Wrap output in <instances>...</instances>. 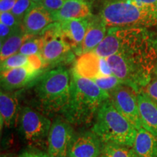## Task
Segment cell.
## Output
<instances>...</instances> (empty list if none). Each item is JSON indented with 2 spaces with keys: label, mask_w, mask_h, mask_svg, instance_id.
<instances>
[{
  "label": "cell",
  "mask_w": 157,
  "mask_h": 157,
  "mask_svg": "<svg viewBox=\"0 0 157 157\" xmlns=\"http://www.w3.org/2000/svg\"><path fill=\"white\" fill-rule=\"evenodd\" d=\"M111 48L116 55L105 58L113 75L137 93L151 80L157 62V37L146 28L111 27Z\"/></svg>",
  "instance_id": "cell-1"
},
{
  "label": "cell",
  "mask_w": 157,
  "mask_h": 157,
  "mask_svg": "<svg viewBox=\"0 0 157 157\" xmlns=\"http://www.w3.org/2000/svg\"><path fill=\"white\" fill-rule=\"evenodd\" d=\"M16 29H11L10 27L7 26V25L4 24L3 23H0V39H1V44L5 42L13 34V32Z\"/></svg>",
  "instance_id": "cell-29"
},
{
  "label": "cell",
  "mask_w": 157,
  "mask_h": 157,
  "mask_svg": "<svg viewBox=\"0 0 157 157\" xmlns=\"http://www.w3.org/2000/svg\"><path fill=\"white\" fill-rule=\"evenodd\" d=\"M138 106L143 127L157 137V105L146 93L140 91Z\"/></svg>",
  "instance_id": "cell-18"
},
{
  "label": "cell",
  "mask_w": 157,
  "mask_h": 157,
  "mask_svg": "<svg viewBox=\"0 0 157 157\" xmlns=\"http://www.w3.org/2000/svg\"><path fill=\"white\" fill-rule=\"evenodd\" d=\"M154 74H155V75H156V77H157V62H156V67H155Z\"/></svg>",
  "instance_id": "cell-33"
},
{
  "label": "cell",
  "mask_w": 157,
  "mask_h": 157,
  "mask_svg": "<svg viewBox=\"0 0 157 157\" xmlns=\"http://www.w3.org/2000/svg\"><path fill=\"white\" fill-rule=\"evenodd\" d=\"M91 15L90 5L85 0H67L60 9L52 14L54 22L84 18Z\"/></svg>",
  "instance_id": "cell-16"
},
{
  "label": "cell",
  "mask_w": 157,
  "mask_h": 157,
  "mask_svg": "<svg viewBox=\"0 0 157 157\" xmlns=\"http://www.w3.org/2000/svg\"><path fill=\"white\" fill-rule=\"evenodd\" d=\"M0 21L1 23L7 25L13 29H17L22 26L21 21L17 19L11 12H5L1 13L0 15Z\"/></svg>",
  "instance_id": "cell-26"
},
{
  "label": "cell",
  "mask_w": 157,
  "mask_h": 157,
  "mask_svg": "<svg viewBox=\"0 0 157 157\" xmlns=\"http://www.w3.org/2000/svg\"><path fill=\"white\" fill-rule=\"evenodd\" d=\"M20 67H31V56L16 53L1 61V72L12 68Z\"/></svg>",
  "instance_id": "cell-22"
},
{
  "label": "cell",
  "mask_w": 157,
  "mask_h": 157,
  "mask_svg": "<svg viewBox=\"0 0 157 157\" xmlns=\"http://www.w3.org/2000/svg\"><path fill=\"white\" fill-rule=\"evenodd\" d=\"M17 119L20 132L29 144L39 146L48 141L52 125L48 117L32 108L24 106L20 109Z\"/></svg>",
  "instance_id": "cell-6"
},
{
  "label": "cell",
  "mask_w": 157,
  "mask_h": 157,
  "mask_svg": "<svg viewBox=\"0 0 157 157\" xmlns=\"http://www.w3.org/2000/svg\"><path fill=\"white\" fill-rule=\"evenodd\" d=\"M132 148L137 157H157V137L142 127L137 130Z\"/></svg>",
  "instance_id": "cell-19"
},
{
  "label": "cell",
  "mask_w": 157,
  "mask_h": 157,
  "mask_svg": "<svg viewBox=\"0 0 157 157\" xmlns=\"http://www.w3.org/2000/svg\"><path fill=\"white\" fill-rule=\"evenodd\" d=\"M71 76L66 68L58 67L45 73L35 88L39 106L47 113H63L71 96Z\"/></svg>",
  "instance_id": "cell-5"
},
{
  "label": "cell",
  "mask_w": 157,
  "mask_h": 157,
  "mask_svg": "<svg viewBox=\"0 0 157 157\" xmlns=\"http://www.w3.org/2000/svg\"><path fill=\"white\" fill-rule=\"evenodd\" d=\"M32 2H34V3H40L42 0H31Z\"/></svg>",
  "instance_id": "cell-34"
},
{
  "label": "cell",
  "mask_w": 157,
  "mask_h": 157,
  "mask_svg": "<svg viewBox=\"0 0 157 157\" xmlns=\"http://www.w3.org/2000/svg\"><path fill=\"white\" fill-rule=\"evenodd\" d=\"M53 22L52 14L39 3H34L25 14L22 26L26 34L37 36Z\"/></svg>",
  "instance_id": "cell-14"
},
{
  "label": "cell",
  "mask_w": 157,
  "mask_h": 157,
  "mask_svg": "<svg viewBox=\"0 0 157 157\" xmlns=\"http://www.w3.org/2000/svg\"><path fill=\"white\" fill-rule=\"evenodd\" d=\"M34 5L31 0H17L13 8L10 11L20 21L23 20L29 10Z\"/></svg>",
  "instance_id": "cell-25"
},
{
  "label": "cell",
  "mask_w": 157,
  "mask_h": 157,
  "mask_svg": "<svg viewBox=\"0 0 157 157\" xmlns=\"http://www.w3.org/2000/svg\"><path fill=\"white\" fill-rule=\"evenodd\" d=\"M101 157H137L132 147L114 143H103Z\"/></svg>",
  "instance_id": "cell-21"
},
{
  "label": "cell",
  "mask_w": 157,
  "mask_h": 157,
  "mask_svg": "<svg viewBox=\"0 0 157 157\" xmlns=\"http://www.w3.org/2000/svg\"><path fill=\"white\" fill-rule=\"evenodd\" d=\"M72 71L80 76L90 79L113 74L106 59L99 57L93 51L78 57Z\"/></svg>",
  "instance_id": "cell-10"
},
{
  "label": "cell",
  "mask_w": 157,
  "mask_h": 157,
  "mask_svg": "<svg viewBox=\"0 0 157 157\" xmlns=\"http://www.w3.org/2000/svg\"><path fill=\"white\" fill-rule=\"evenodd\" d=\"M66 1L67 0H42L39 4L42 5L49 13L52 14L61 8Z\"/></svg>",
  "instance_id": "cell-27"
},
{
  "label": "cell",
  "mask_w": 157,
  "mask_h": 157,
  "mask_svg": "<svg viewBox=\"0 0 157 157\" xmlns=\"http://www.w3.org/2000/svg\"><path fill=\"white\" fill-rule=\"evenodd\" d=\"M60 25L63 38L71 49L78 54L90 24V17L57 21Z\"/></svg>",
  "instance_id": "cell-13"
},
{
  "label": "cell",
  "mask_w": 157,
  "mask_h": 157,
  "mask_svg": "<svg viewBox=\"0 0 157 157\" xmlns=\"http://www.w3.org/2000/svg\"><path fill=\"white\" fill-rule=\"evenodd\" d=\"M43 46H44V41L42 37L41 36H34L23 43L22 47L20 49L19 52L25 56L41 54Z\"/></svg>",
  "instance_id": "cell-23"
},
{
  "label": "cell",
  "mask_w": 157,
  "mask_h": 157,
  "mask_svg": "<svg viewBox=\"0 0 157 157\" xmlns=\"http://www.w3.org/2000/svg\"><path fill=\"white\" fill-rule=\"evenodd\" d=\"M100 16L107 27H148L157 25V7L133 0H109Z\"/></svg>",
  "instance_id": "cell-3"
},
{
  "label": "cell",
  "mask_w": 157,
  "mask_h": 157,
  "mask_svg": "<svg viewBox=\"0 0 157 157\" xmlns=\"http://www.w3.org/2000/svg\"><path fill=\"white\" fill-rule=\"evenodd\" d=\"M34 36L26 34L23 31V26L15 30L13 34L5 42L1 44V61L16 54L25 41Z\"/></svg>",
  "instance_id": "cell-20"
},
{
  "label": "cell",
  "mask_w": 157,
  "mask_h": 157,
  "mask_svg": "<svg viewBox=\"0 0 157 157\" xmlns=\"http://www.w3.org/2000/svg\"><path fill=\"white\" fill-rule=\"evenodd\" d=\"M43 71L30 67H20L1 72V87L4 91L12 92L24 87L41 75Z\"/></svg>",
  "instance_id": "cell-12"
},
{
  "label": "cell",
  "mask_w": 157,
  "mask_h": 157,
  "mask_svg": "<svg viewBox=\"0 0 157 157\" xmlns=\"http://www.w3.org/2000/svg\"><path fill=\"white\" fill-rule=\"evenodd\" d=\"M74 137L71 124L64 119H56L48 137V154L50 157H68Z\"/></svg>",
  "instance_id": "cell-9"
},
{
  "label": "cell",
  "mask_w": 157,
  "mask_h": 157,
  "mask_svg": "<svg viewBox=\"0 0 157 157\" xmlns=\"http://www.w3.org/2000/svg\"><path fill=\"white\" fill-rule=\"evenodd\" d=\"M40 36L44 41L41 55L47 66L72 58L71 48L63 38L58 22L51 23Z\"/></svg>",
  "instance_id": "cell-7"
},
{
  "label": "cell",
  "mask_w": 157,
  "mask_h": 157,
  "mask_svg": "<svg viewBox=\"0 0 157 157\" xmlns=\"http://www.w3.org/2000/svg\"><path fill=\"white\" fill-rule=\"evenodd\" d=\"M140 91L146 93L157 105V77L151 80L150 82Z\"/></svg>",
  "instance_id": "cell-28"
},
{
  "label": "cell",
  "mask_w": 157,
  "mask_h": 157,
  "mask_svg": "<svg viewBox=\"0 0 157 157\" xmlns=\"http://www.w3.org/2000/svg\"><path fill=\"white\" fill-rule=\"evenodd\" d=\"M19 157H50L48 153L41 151H25L20 155Z\"/></svg>",
  "instance_id": "cell-31"
},
{
  "label": "cell",
  "mask_w": 157,
  "mask_h": 157,
  "mask_svg": "<svg viewBox=\"0 0 157 157\" xmlns=\"http://www.w3.org/2000/svg\"><path fill=\"white\" fill-rule=\"evenodd\" d=\"M107 26L101 16H90V24L78 55L93 51L106 35Z\"/></svg>",
  "instance_id": "cell-15"
},
{
  "label": "cell",
  "mask_w": 157,
  "mask_h": 157,
  "mask_svg": "<svg viewBox=\"0 0 157 157\" xmlns=\"http://www.w3.org/2000/svg\"><path fill=\"white\" fill-rule=\"evenodd\" d=\"M93 80L97 84L98 87L109 94L118 87L123 84L120 80L113 74L106 76H101V77L94 78Z\"/></svg>",
  "instance_id": "cell-24"
},
{
  "label": "cell",
  "mask_w": 157,
  "mask_h": 157,
  "mask_svg": "<svg viewBox=\"0 0 157 157\" xmlns=\"http://www.w3.org/2000/svg\"><path fill=\"white\" fill-rule=\"evenodd\" d=\"M17 0H0V11L1 13L10 12Z\"/></svg>",
  "instance_id": "cell-30"
},
{
  "label": "cell",
  "mask_w": 157,
  "mask_h": 157,
  "mask_svg": "<svg viewBox=\"0 0 157 157\" xmlns=\"http://www.w3.org/2000/svg\"><path fill=\"white\" fill-rule=\"evenodd\" d=\"M92 131L103 143H114L132 147L137 129L113 105L111 99L101 105Z\"/></svg>",
  "instance_id": "cell-4"
},
{
  "label": "cell",
  "mask_w": 157,
  "mask_h": 157,
  "mask_svg": "<svg viewBox=\"0 0 157 157\" xmlns=\"http://www.w3.org/2000/svg\"><path fill=\"white\" fill-rule=\"evenodd\" d=\"M137 2L143 4L148 6H154L157 7V0H133Z\"/></svg>",
  "instance_id": "cell-32"
},
{
  "label": "cell",
  "mask_w": 157,
  "mask_h": 157,
  "mask_svg": "<svg viewBox=\"0 0 157 157\" xmlns=\"http://www.w3.org/2000/svg\"><path fill=\"white\" fill-rule=\"evenodd\" d=\"M138 93L125 84H121L110 93V99L114 107L137 130L143 127L139 111Z\"/></svg>",
  "instance_id": "cell-8"
},
{
  "label": "cell",
  "mask_w": 157,
  "mask_h": 157,
  "mask_svg": "<svg viewBox=\"0 0 157 157\" xmlns=\"http://www.w3.org/2000/svg\"><path fill=\"white\" fill-rule=\"evenodd\" d=\"M103 142L93 131H85L74 135L68 151V157H99Z\"/></svg>",
  "instance_id": "cell-11"
},
{
  "label": "cell",
  "mask_w": 157,
  "mask_h": 157,
  "mask_svg": "<svg viewBox=\"0 0 157 157\" xmlns=\"http://www.w3.org/2000/svg\"><path fill=\"white\" fill-rule=\"evenodd\" d=\"M71 76L70 99L63 114L71 124H88L95 120L98 110L109 99L110 94L93 79L80 76L73 71Z\"/></svg>",
  "instance_id": "cell-2"
},
{
  "label": "cell",
  "mask_w": 157,
  "mask_h": 157,
  "mask_svg": "<svg viewBox=\"0 0 157 157\" xmlns=\"http://www.w3.org/2000/svg\"><path fill=\"white\" fill-rule=\"evenodd\" d=\"M18 99L15 94L1 91L0 94V124L1 128H10L19 114Z\"/></svg>",
  "instance_id": "cell-17"
}]
</instances>
